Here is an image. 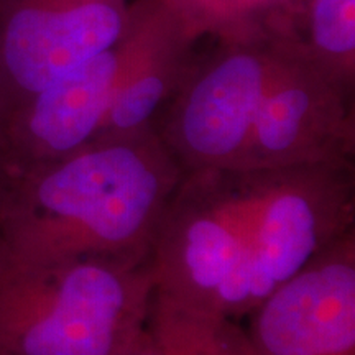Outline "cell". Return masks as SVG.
I'll return each mask as SVG.
<instances>
[{
	"instance_id": "obj_4",
	"label": "cell",
	"mask_w": 355,
	"mask_h": 355,
	"mask_svg": "<svg viewBox=\"0 0 355 355\" xmlns=\"http://www.w3.org/2000/svg\"><path fill=\"white\" fill-rule=\"evenodd\" d=\"M286 43H219L209 58L194 61L155 123L183 171L242 170Z\"/></svg>"
},
{
	"instance_id": "obj_5",
	"label": "cell",
	"mask_w": 355,
	"mask_h": 355,
	"mask_svg": "<svg viewBox=\"0 0 355 355\" xmlns=\"http://www.w3.org/2000/svg\"><path fill=\"white\" fill-rule=\"evenodd\" d=\"M354 99L306 55L285 44L257 117L242 170L355 163Z\"/></svg>"
},
{
	"instance_id": "obj_7",
	"label": "cell",
	"mask_w": 355,
	"mask_h": 355,
	"mask_svg": "<svg viewBox=\"0 0 355 355\" xmlns=\"http://www.w3.org/2000/svg\"><path fill=\"white\" fill-rule=\"evenodd\" d=\"M247 318L254 355H355V229Z\"/></svg>"
},
{
	"instance_id": "obj_2",
	"label": "cell",
	"mask_w": 355,
	"mask_h": 355,
	"mask_svg": "<svg viewBox=\"0 0 355 355\" xmlns=\"http://www.w3.org/2000/svg\"><path fill=\"white\" fill-rule=\"evenodd\" d=\"M183 168L157 127L97 137L0 183V242L13 263L150 260Z\"/></svg>"
},
{
	"instance_id": "obj_1",
	"label": "cell",
	"mask_w": 355,
	"mask_h": 355,
	"mask_svg": "<svg viewBox=\"0 0 355 355\" xmlns=\"http://www.w3.org/2000/svg\"><path fill=\"white\" fill-rule=\"evenodd\" d=\"M354 225L355 163L184 171L150 254L155 291L241 321Z\"/></svg>"
},
{
	"instance_id": "obj_13",
	"label": "cell",
	"mask_w": 355,
	"mask_h": 355,
	"mask_svg": "<svg viewBox=\"0 0 355 355\" xmlns=\"http://www.w3.org/2000/svg\"><path fill=\"white\" fill-rule=\"evenodd\" d=\"M6 117H7V102L0 87V181L3 176V158H6Z\"/></svg>"
},
{
	"instance_id": "obj_6",
	"label": "cell",
	"mask_w": 355,
	"mask_h": 355,
	"mask_svg": "<svg viewBox=\"0 0 355 355\" xmlns=\"http://www.w3.org/2000/svg\"><path fill=\"white\" fill-rule=\"evenodd\" d=\"M128 0H0V87L7 112L115 46Z\"/></svg>"
},
{
	"instance_id": "obj_11",
	"label": "cell",
	"mask_w": 355,
	"mask_h": 355,
	"mask_svg": "<svg viewBox=\"0 0 355 355\" xmlns=\"http://www.w3.org/2000/svg\"><path fill=\"white\" fill-rule=\"evenodd\" d=\"M125 355H254L241 321L199 311L155 291Z\"/></svg>"
},
{
	"instance_id": "obj_10",
	"label": "cell",
	"mask_w": 355,
	"mask_h": 355,
	"mask_svg": "<svg viewBox=\"0 0 355 355\" xmlns=\"http://www.w3.org/2000/svg\"><path fill=\"white\" fill-rule=\"evenodd\" d=\"M194 42H300L309 0H159Z\"/></svg>"
},
{
	"instance_id": "obj_9",
	"label": "cell",
	"mask_w": 355,
	"mask_h": 355,
	"mask_svg": "<svg viewBox=\"0 0 355 355\" xmlns=\"http://www.w3.org/2000/svg\"><path fill=\"white\" fill-rule=\"evenodd\" d=\"M121 44V78L97 137L155 127L196 61V42L159 0L130 3Z\"/></svg>"
},
{
	"instance_id": "obj_12",
	"label": "cell",
	"mask_w": 355,
	"mask_h": 355,
	"mask_svg": "<svg viewBox=\"0 0 355 355\" xmlns=\"http://www.w3.org/2000/svg\"><path fill=\"white\" fill-rule=\"evenodd\" d=\"M301 44L311 61L354 99L355 0H309Z\"/></svg>"
},
{
	"instance_id": "obj_15",
	"label": "cell",
	"mask_w": 355,
	"mask_h": 355,
	"mask_svg": "<svg viewBox=\"0 0 355 355\" xmlns=\"http://www.w3.org/2000/svg\"><path fill=\"white\" fill-rule=\"evenodd\" d=\"M0 355H7V354H3V352H0Z\"/></svg>"
},
{
	"instance_id": "obj_14",
	"label": "cell",
	"mask_w": 355,
	"mask_h": 355,
	"mask_svg": "<svg viewBox=\"0 0 355 355\" xmlns=\"http://www.w3.org/2000/svg\"><path fill=\"white\" fill-rule=\"evenodd\" d=\"M3 259V248H2V242H0V260Z\"/></svg>"
},
{
	"instance_id": "obj_3",
	"label": "cell",
	"mask_w": 355,
	"mask_h": 355,
	"mask_svg": "<svg viewBox=\"0 0 355 355\" xmlns=\"http://www.w3.org/2000/svg\"><path fill=\"white\" fill-rule=\"evenodd\" d=\"M155 293L150 260H0V352L125 355Z\"/></svg>"
},
{
	"instance_id": "obj_8",
	"label": "cell",
	"mask_w": 355,
	"mask_h": 355,
	"mask_svg": "<svg viewBox=\"0 0 355 355\" xmlns=\"http://www.w3.org/2000/svg\"><path fill=\"white\" fill-rule=\"evenodd\" d=\"M122 63L119 40L115 46L12 105L6 117L2 180L94 140L107 115Z\"/></svg>"
}]
</instances>
